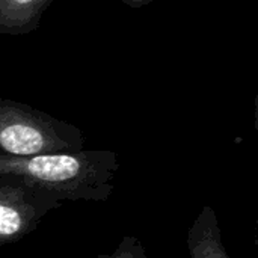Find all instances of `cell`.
I'll return each instance as SVG.
<instances>
[{"instance_id": "cell-1", "label": "cell", "mask_w": 258, "mask_h": 258, "mask_svg": "<svg viewBox=\"0 0 258 258\" xmlns=\"http://www.w3.org/2000/svg\"><path fill=\"white\" fill-rule=\"evenodd\" d=\"M119 171L112 150L59 151L35 156L0 154V175L15 177L59 201L104 203Z\"/></svg>"}, {"instance_id": "cell-2", "label": "cell", "mask_w": 258, "mask_h": 258, "mask_svg": "<svg viewBox=\"0 0 258 258\" xmlns=\"http://www.w3.org/2000/svg\"><path fill=\"white\" fill-rule=\"evenodd\" d=\"M79 127L29 104L0 98V154L35 156L83 150Z\"/></svg>"}, {"instance_id": "cell-3", "label": "cell", "mask_w": 258, "mask_h": 258, "mask_svg": "<svg viewBox=\"0 0 258 258\" xmlns=\"http://www.w3.org/2000/svg\"><path fill=\"white\" fill-rule=\"evenodd\" d=\"M62 206L51 194L24 181L0 175V246L20 242L36 230L42 218Z\"/></svg>"}, {"instance_id": "cell-4", "label": "cell", "mask_w": 258, "mask_h": 258, "mask_svg": "<svg viewBox=\"0 0 258 258\" xmlns=\"http://www.w3.org/2000/svg\"><path fill=\"white\" fill-rule=\"evenodd\" d=\"M189 258H231L222 242L218 216L210 206H204L187 231Z\"/></svg>"}, {"instance_id": "cell-5", "label": "cell", "mask_w": 258, "mask_h": 258, "mask_svg": "<svg viewBox=\"0 0 258 258\" xmlns=\"http://www.w3.org/2000/svg\"><path fill=\"white\" fill-rule=\"evenodd\" d=\"M53 0H0V35L35 32Z\"/></svg>"}, {"instance_id": "cell-6", "label": "cell", "mask_w": 258, "mask_h": 258, "mask_svg": "<svg viewBox=\"0 0 258 258\" xmlns=\"http://www.w3.org/2000/svg\"><path fill=\"white\" fill-rule=\"evenodd\" d=\"M97 258H148L142 242L135 236H124L112 254H100Z\"/></svg>"}, {"instance_id": "cell-7", "label": "cell", "mask_w": 258, "mask_h": 258, "mask_svg": "<svg viewBox=\"0 0 258 258\" xmlns=\"http://www.w3.org/2000/svg\"><path fill=\"white\" fill-rule=\"evenodd\" d=\"M121 2H122L124 5L133 8V9H138V8H142V6H145V5H150V3L154 2V0H121Z\"/></svg>"}]
</instances>
